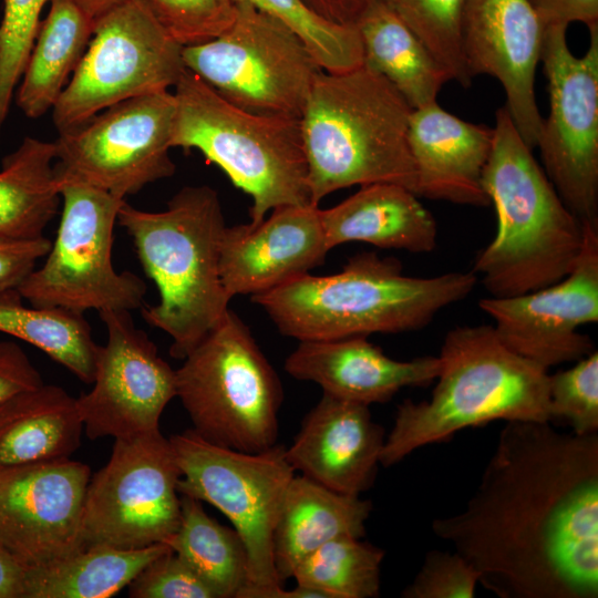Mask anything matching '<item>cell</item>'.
Masks as SVG:
<instances>
[{
	"label": "cell",
	"mask_w": 598,
	"mask_h": 598,
	"mask_svg": "<svg viewBox=\"0 0 598 598\" xmlns=\"http://www.w3.org/2000/svg\"><path fill=\"white\" fill-rule=\"evenodd\" d=\"M181 45L203 43L219 35L234 21L235 0H140Z\"/></svg>",
	"instance_id": "cell-37"
},
{
	"label": "cell",
	"mask_w": 598,
	"mask_h": 598,
	"mask_svg": "<svg viewBox=\"0 0 598 598\" xmlns=\"http://www.w3.org/2000/svg\"><path fill=\"white\" fill-rule=\"evenodd\" d=\"M176 398L206 441L241 452L277 444L281 382L233 310L183 359Z\"/></svg>",
	"instance_id": "cell-8"
},
{
	"label": "cell",
	"mask_w": 598,
	"mask_h": 598,
	"mask_svg": "<svg viewBox=\"0 0 598 598\" xmlns=\"http://www.w3.org/2000/svg\"><path fill=\"white\" fill-rule=\"evenodd\" d=\"M125 0H75L94 20Z\"/></svg>",
	"instance_id": "cell-46"
},
{
	"label": "cell",
	"mask_w": 598,
	"mask_h": 598,
	"mask_svg": "<svg viewBox=\"0 0 598 598\" xmlns=\"http://www.w3.org/2000/svg\"><path fill=\"white\" fill-rule=\"evenodd\" d=\"M318 205H287L258 224L226 226L219 267L226 292L271 290L322 265L329 252Z\"/></svg>",
	"instance_id": "cell-20"
},
{
	"label": "cell",
	"mask_w": 598,
	"mask_h": 598,
	"mask_svg": "<svg viewBox=\"0 0 598 598\" xmlns=\"http://www.w3.org/2000/svg\"><path fill=\"white\" fill-rule=\"evenodd\" d=\"M173 94L172 147L199 151L247 193L250 224L280 206L311 204L299 118L246 111L187 69Z\"/></svg>",
	"instance_id": "cell-7"
},
{
	"label": "cell",
	"mask_w": 598,
	"mask_h": 598,
	"mask_svg": "<svg viewBox=\"0 0 598 598\" xmlns=\"http://www.w3.org/2000/svg\"><path fill=\"white\" fill-rule=\"evenodd\" d=\"M52 0H3L0 21V92L20 82L39 28L40 14Z\"/></svg>",
	"instance_id": "cell-38"
},
{
	"label": "cell",
	"mask_w": 598,
	"mask_h": 598,
	"mask_svg": "<svg viewBox=\"0 0 598 598\" xmlns=\"http://www.w3.org/2000/svg\"><path fill=\"white\" fill-rule=\"evenodd\" d=\"M182 48L140 0L95 19L87 48L52 109L58 132L104 109L174 87L185 71Z\"/></svg>",
	"instance_id": "cell-12"
},
{
	"label": "cell",
	"mask_w": 598,
	"mask_h": 598,
	"mask_svg": "<svg viewBox=\"0 0 598 598\" xmlns=\"http://www.w3.org/2000/svg\"><path fill=\"white\" fill-rule=\"evenodd\" d=\"M545 27L529 0L466 1L462 39L468 73L498 80L505 106L532 150L544 120L534 86Z\"/></svg>",
	"instance_id": "cell-19"
},
{
	"label": "cell",
	"mask_w": 598,
	"mask_h": 598,
	"mask_svg": "<svg viewBox=\"0 0 598 598\" xmlns=\"http://www.w3.org/2000/svg\"><path fill=\"white\" fill-rule=\"evenodd\" d=\"M41 373L14 341H0V405L12 396L43 385Z\"/></svg>",
	"instance_id": "cell-42"
},
{
	"label": "cell",
	"mask_w": 598,
	"mask_h": 598,
	"mask_svg": "<svg viewBox=\"0 0 598 598\" xmlns=\"http://www.w3.org/2000/svg\"><path fill=\"white\" fill-rule=\"evenodd\" d=\"M54 142L27 136L2 159L0 168V237L29 239L44 229L61 203Z\"/></svg>",
	"instance_id": "cell-30"
},
{
	"label": "cell",
	"mask_w": 598,
	"mask_h": 598,
	"mask_svg": "<svg viewBox=\"0 0 598 598\" xmlns=\"http://www.w3.org/2000/svg\"><path fill=\"white\" fill-rule=\"evenodd\" d=\"M215 592L240 598L249 586V559L234 527L209 516L202 502L181 495V522L166 543Z\"/></svg>",
	"instance_id": "cell-31"
},
{
	"label": "cell",
	"mask_w": 598,
	"mask_h": 598,
	"mask_svg": "<svg viewBox=\"0 0 598 598\" xmlns=\"http://www.w3.org/2000/svg\"><path fill=\"white\" fill-rule=\"evenodd\" d=\"M372 503L331 491L302 475L286 492L274 533V559L279 580L292 577L297 565L326 543L362 538Z\"/></svg>",
	"instance_id": "cell-25"
},
{
	"label": "cell",
	"mask_w": 598,
	"mask_h": 598,
	"mask_svg": "<svg viewBox=\"0 0 598 598\" xmlns=\"http://www.w3.org/2000/svg\"><path fill=\"white\" fill-rule=\"evenodd\" d=\"M548 394L550 421L565 420L579 435L598 432V352L549 374Z\"/></svg>",
	"instance_id": "cell-36"
},
{
	"label": "cell",
	"mask_w": 598,
	"mask_h": 598,
	"mask_svg": "<svg viewBox=\"0 0 598 598\" xmlns=\"http://www.w3.org/2000/svg\"><path fill=\"white\" fill-rule=\"evenodd\" d=\"M62 212L44 262L18 287L29 305L79 313L132 311L144 306V280L118 272L112 261L113 233L125 202L78 183L60 184Z\"/></svg>",
	"instance_id": "cell-11"
},
{
	"label": "cell",
	"mask_w": 598,
	"mask_h": 598,
	"mask_svg": "<svg viewBox=\"0 0 598 598\" xmlns=\"http://www.w3.org/2000/svg\"><path fill=\"white\" fill-rule=\"evenodd\" d=\"M23 567L0 544V598H21Z\"/></svg>",
	"instance_id": "cell-45"
},
{
	"label": "cell",
	"mask_w": 598,
	"mask_h": 598,
	"mask_svg": "<svg viewBox=\"0 0 598 598\" xmlns=\"http://www.w3.org/2000/svg\"><path fill=\"white\" fill-rule=\"evenodd\" d=\"M327 21L351 25L358 20L370 0H302Z\"/></svg>",
	"instance_id": "cell-44"
},
{
	"label": "cell",
	"mask_w": 598,
	"mask_h": 598,
	"mask_svg": "<svg viewBox=\"0 0 598 598\" xmlns=\"http://www.w3.org/2000/svg\"><path fill=\"white\" fill-rule=\"evenodd\" d=\"M91 468L70 458L0 468V544L23 568L81 549Z\"/></svg>",
	"instance_id": "cell-18"
},
{
	"label": "cell",
	"mask_w": 598,
	"mask_h": 598,
	"mask_svg": "<svg viewBox=\"0 0 598 598\" xmlns=\"http://www.w3.org/2000/svg\"><path fill=\"white\" fill-rule=\"evenodd\" d=\"M473 271L405 276L401 262L365 251L333 275L309 272L251 296L278 331L298 341L401 333L426 327L474 289Z\"/></svg>",
	"instance_id": "cell-2"
},
{
	"label": "cell",
	"mask_w": 598,
	"mask_h": 598,
	"mask_svg": "<svg viewBox=\"0 0 598 598\" xmlns=\"http://www.w3.org/2000/svg\"><path fill=\"white\" fill-rule=\"evenodd\" d=\"M18 289L0 291V332L40 349L80 381L92 384L99 344L83 313L24 306Z\"/></svg>",
	"instance_id": "cell-32"
},
{
	"label": "cell",
	"mask_w": 598,
	"mask_h": 598,
	"mask_svg": "<svg viewBox=\"0 0 598 598\" xmlns=\"http://www.w3.org/2000/svg\"><path fill=\"white\" fill-rule=\"evenodd\" d=\"M480 584L476 569L458 553L430 550L404 598H473Z\"/></svg>",
	"instance_id": "cell-39"
},
{
	"label": "cell",
	"mask_w": 598,
	"mask_h": 598,
	"mask_svg": "<svg viewBox=\"0 0 598 598\" xmlns=\"http://www.w3.org/2000/svg\"><path fill=\"white\" fill-rule=\"evenodd\" d=\"M341 536L303 558L292 578L317 589L327 598H375L380 596L383 549Z\"/></svg>",
	"instance_id": "cell-33"
},
{
	"label": "cell",
	"mask_w": 598,
	"mask_h": 598,
	"mask_svg": "<svg viewBox=\"0 0 598 598\" xmlns=\"http://www.w3.org/2000/svg\"><path fill=\"white\" fill-rule=\"evenodd\" d=\"M99 315L106 342L99 344L92 390L76 398L86 436L123 439L159 430L163 411L176 398L175 370L130 311Z\"/></svg>",
	"instance_id": "cell-16"
},
{
	"label": "cell",
	"mask_w": 598,
	"mask_h": 598,
	"mask_svg": "<svg viewBox=\"0 0 598 598\" xmlns=\"http://www.w3.org/2000/svg\"><path fill=\"white\" fill-rule=\"evenodd\" d=\"M585 238L574 269L564 279L519 296L480 300L503 343L548 370L594 351L578 331L598 321V225L584 223Z\"/></svg>",
	"instance_id": "cell-17"
},
{
	"label": "cell",
	"mask_w": 598,
	"mask_h": 598,
	"mask_svg": "<svg viewBox=\"0 0 598 598\" xmlns=\"http://www.w3.org/2000/svg\"><path fill=\"white\" fill-rule=\"evenodd\" d=\"M168 549L165 543L138 549L86 547L51 564L23 568L21 598H109Z\"/></svg>",
	"instance_id": "cell-29"
},
{
	"label": "cell",
	"mask_w": 598,
	"mask_h": 598,
	"mask_svg": "<svg viewBox=\"0 0 598 598\" xmlns=\"http://www.w3.org/2000/svg\"><path fill=\"white\" fill-rule=\"evenodd\" d=\"M412 107L363 64L317 76L299 117L310 202L351 186L391 183L416 194Z\"/></svg>",
	"instance_id": "cell-5"
},
{
	"label": "cell",
	"mask_w": 598,
	"mask_h": 598,
	"mask_svg": "<svg viewBox=\"0 0 598 598\" xmlns=\"http://www.w3.org/2000/svg\"><path fill=\"white\" fill-rule=\"evenodd\" d=\"M175 97L159 91L118 102L83 124L59 133V183H78L125 199L174 175L169 156Z\"/></svg>",
	"instance_id": "cell-14"
},
{
	"label": "cell",
	"mask_w": 598,
	"mask_h": 598,
	"mask_svg": "<svg viewBox=\"0 0 598 598\" xmlns=\"http://www.w3.org/2000/svg\"><path fill=\"white\" fill-rule=\"evenodd\" d=\"M429 400H404L385 436L380 464L392 466L425 445L492 421L551 422L549 373L517 354L494 327L464 326L447 332Z\"/></svg>",
	"instance_id": "cell-4"
},
{
	"label": "cell",
	"mask_w": 598,
	"mask_h": 598,
	"mask_svg": "<svg viewBox=\"0 0 598 598\" xmlns=\"http://www.w3.org/2000/svg\"><path fill=\"white\" fill-rule=\"evenodd\" d=\"M132 598H216L212 588L171 548L128 585Z\"/></svg>",
	"instance_id": "cell-40"
},
{
	"label": "cell",
	"mask_w": 598,
	"mask_h": 598,
	"mask_svg": "<svg viewBox=\"0 0 598 598\" xmlns=\"http://www.w3.org/2000/svg\"><path fill=\"white\" fill-rule=\"evenodd\" d=\"M76 398L43 384L0 405V468L69 458L81 444Z\"/></svg>",
	"instance_id": "cell-26"
},
{
	"label": "cell",
	"mask_w": 598,
	"mask_h": 598,
	"mask_svg": "<svg viewBox=\"0 0 598 598\" xmlns=\"http://www.w3.org/2000/svg\"><path fill=\"white\" fill-rule=\"evenodd\" d=\"M482 184L497 216L493 240L473 272L491 297L532 292L564 279L580 256L584 223L566 206L517 131L506 106L496 111Z\"/></svg>",
	"instance_id": "cell-3"
},
{
	"label": "cell",
	"mask_w": 598,
	"mask_h": 598,
	"mask_svg": "<svg viewBox=\"0 0 598 598\" xmlns=\"http://www.w3.org/2000/svg\"><path fill=\"white\" fill-rule=\"evenodd\" d=\"M417 197L404 186L378 183L362 186L333 207L320 208L329 250L362 241L385 249L432 251L437 225Z\"/></svg>",
	"instance_id": "cell-24"
},
{
	"label": "cell",
	"mask_w": 598,
	"mask_h": 598,
	"mask_svg": "<svg viewBox=\"0 0 598 598\" xmlns=\"http://www.w3.org/2000/svg\"><path fill=\"white\" fill-rule=\"evenodd\" d=\"M431 526L499 598H597L598 432L506 422L465 508Z\"/></svg>",
	"instance_id": "cell-1"
},
{
	"label": "cell",
	"mask_w": 598,
	"mask_h": 598,
	"mask_svg": "<svg viewBox=\"0 0 598 598\" xmlns=\"http://www.w3.org/2000/svg\"><path fill=\"white\" fill-rule=\"evenodd\" d=\"M235 1L247 2L287 25L302 40L326 72H346L363 64L361 40L354 24L327 21L302 0Z\"/></svg>",
	"instance_id": "cell-34"
},
{
	"label": "cell",
	"mask_w": 598,
	"mask_h": 598,
	"mask_svg": "<svg viewBox=\"0 0 598 598\" xmlns=\"http://www.w3.org/2000/svg\"><path fill=\"white\" fill-rule=\"evenodd\" d=\"M285 370L318 384L323 393L370 406L390 401L403 388L427 386L439 374L440 360L432 355L394 360L367 337L355 336L299 341Z\"/></svg>",
	"instance_id": "cell-22"
},
{
	"label": "cell",
	"mask_w": 598,
	"mask_h": 598,
	"mask_svg": "<svg viewBox=\"0 0 598 598\" xmlns=\"http://www.w3.org/2000/svg\"><path fill=\"white\" fill-rule=\"evenodd\" d=\"M567 24H547L540 61L548 81L549 114L536 146L546 175L566 206L598 225V24L588 27L582 56L568 48Z\"/></svg>",
	"instance_id": "cell-15"
},
{
	"label": "cell",
	"mask_w": 598,
	"mask_h": 598,
	"mask_svg": "<svg viewBox=\"0 0 598 598\" xmlns=\"http://www.w3.org/2000/svg\"><path fill=\"white\" fill-rule=\"evenodd\" d=\"M181 478L179 495L216 507L244 540L249 586L240 598H278L282 582L274 559V533L295 470L286 447L249 453L213 444L193 429L169 436Z\"/></svg>",
	"instance_id": "cell-9"
},
{
	"label": "cell",
	"mask_w": 598,
	"mask_h": 598,
	"mask_svg": "<svg viewBox=\"0 0 598 598\" xmlns=\"http://www.w3.org/2000/svg\"><path fill=\"white\" fill-rule=\"evenodd\" d=\"M494 128L466 122L436 102L414 109L409 145L416 167V195L462 205L491 204L483 184Z\"/></svg>",
	"instance_id": "cell-23"
},
{
	"label": "cell",
	"mask_w": 598,
	"mask_h": 598,
	"mask_svg": "<svg viewBox=\"0 0 598 598\" xmlns=\"http://www.w3.org/2000/svg\"><path fill=\"white\" fill-rule=\"evenodd\" d=\"M542 21L547 24L581 22L598 24V0H529Z\"/></svg>",
	"instance_id": "cell-43"
},
{
	"label": "cell",
	"mask_w": 598,
	"mask_h": 598,
	"mask_svg": "<svg viewBox=\"0 0 598 598\" xmlns=\"http://www.w3.org/2000/svg\"><path fill=\"white\" fill-rule=\"evenodd\" d=\"M181 475L171 441L159 430L115 439L107 463L87 484L83 548L166 543L181 522Z\"/></svg>",
	"instance_id": "cell-13"
},
{
	"label": "cell",
	"mask_w": 598,
	"mask_h": 598,
	"mask_svg": "<svg viewBox=\"0 0 598 598\" xmlns=\"http://www.w3.org/2000/svg\"><path fill=\"white\" fill-rule=\"evenodd\" d=\"M51 244L45 236L29 239L0 237V291L18 289L39 259L47 256Z\"/></svg>",
	"instance_id": "cell-41"
},
{
	"label": "cell",
	"mask_w": 598,
	"mask_h": 598,
	"mask_svg": "<svg viewBox=\"0 0 598 598\" xmlns=\"http://www.w3.org/2000/svg\"><path fill=\"white\" fill-rule=\"evenodd\" d=\"M117 223L158 290V302L143 306L142 317L169 336V354L184 359L221 320L231 300L220 277L226 224L218 193L207 185L185 186L162 212L124 202Z\"/></svg>",
	"instance_id": "cell-6"
},
{
	"label": "cell",
	"mask_w": 598,
	"mask_h": 598,
	"mask_svg": "<svg viewBox=\"0 0 598 598\" xmlns=\"http://www.w3.org/2000/svg\"><path fill=\"white\" fill-rule=\"evenodd\" d=\"M384 429L369 405L323 393L303 419L286 457L300 475L337 493L360 496L375 478Z\"/></svg>",
	"instance_id": "cell-21"
},
{
	"label": "cell",
	"mask_w": 598,
	"mask_h": 598,
	"mask_svg": "<svg viewBox=\"0 0 598 598\" xmlns=\"http://www.w3.org/2000/svg\"><path fill=\"white\" fill-rule=\"evenodd\" d=\"M422 41L451 80L472 84L462 39L467 0H381Z\"/></svg>",
	"instance_id": "cell-35"
},
{
	"label": "cell",
	"mask_w": 598,
	"mask_h": 598,
	"mask_svg": "<svg viewBox=\"0 0 598 598\" xmlns=\"http://www.w3.org/2000/svg\"><path fill=\"white\" fill-rule=\"evenodd\" d=\"M16 92L29 118L52 111L82 59L95 20L75 0H52Z\"/></svg>",
	"instance_id": "cell-28"
},
{
	"label": "cell",
	"mask_w": 598,
	"mask_h": 598,
	"mask_svg": "<svg viewBox=\"0 0 598 598\" xmlns=\"http://www.w3.org/2000/svg\"><path fill=\"white\" fill-rule=\"evenodd\" d=\"M185 68L228 102L254 113L299 118L323 70L282 22L237 2L233 23L203 43L184 45Z\"/></svg>",
	"instance_id": "cell-10"
},
{
	"label": "cell",
	"mask_w": 598,
	"mask_h": 598,
	"mask_svg": "<svg viewBox=\"0 0 598 598\" xmlns=\"http://www.w3.org/2000/svg\"><path fill=\"white\" fill-rule=\"evenodd\" d=\"M354 25L364 66L383 76L412 110L436 102L451 80L447 72L386 4L370 0Z\"/></svg>",
	"instance_id": "cell-27"
}]
</instances>
